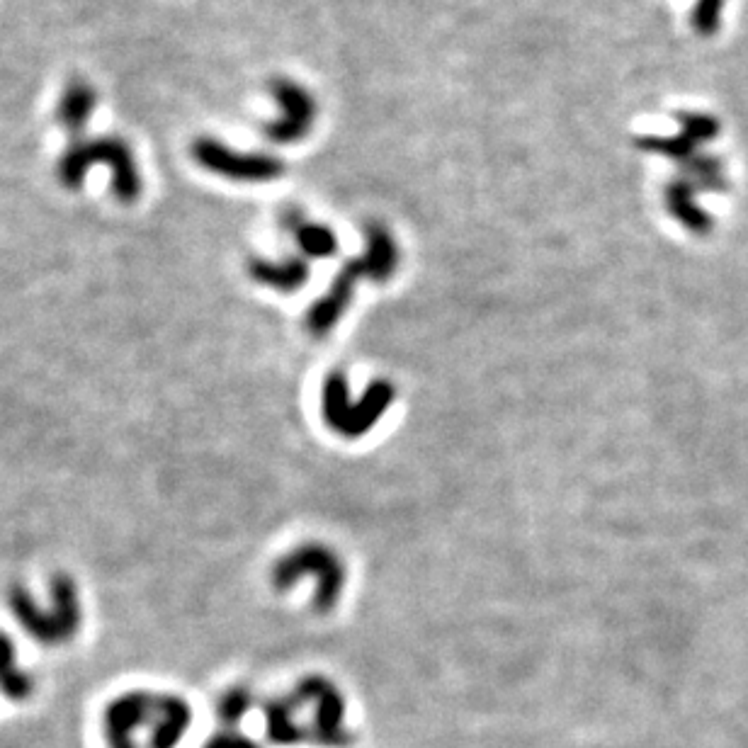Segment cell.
I'll return each instance as SVG.
<instances>
[{
	"label": "cell",
	"mask_w": 748,
	"mask_h": 748,
	"mask_svg": "<svg viewBox=\"0 0 748 748\" xmlns=\"http://www.w3.org/2000/svg\"><path fill=\"white\" fill-rule=\"evenodd\" d=\"M365 238V253L360 258H350L340 268L338 275L333 277V285L328 287V292L309 309L306 326L314 336H326L343 319L345 309L353 302L355 285L362 277H370L372 282H387L399 268V246H396L387 226L372 221V224L365 226Z\"/></svg>",
	"instance_id": "cell-1"
},
{
	"label": "cell",
	"mask_w": 748,
	"mask_h": 748,
	"mask_svg": "<svg viewBox=\"0 0 748 748\" xmlns=\"http://www.w3.org/2000/svg\"><path fill=\"white\" fill-rule=\"evenodd\" d=\"M93 166H107L112 170V190L122 202L132 204L141 195V175L129 144L117 136H95V139H76L59 158V183L66 190H81L85 175Z\"/></svg>",
	"instance_id": "cell-2"
},
{
	"label": "cell",
	"mask_w": 748,
	"mask_h": 748,
	"mask_svg": "<svg viewBox=\"0 0 748 748\" xmlns=\"http://www.w3.org/2000/svg\"><path fill=\"white\" fill-rule=\"evenodd\" d=\"M10 612L20 627L37 642L56 646L76 637L81 629L83 612L81 598H78V586L68 574L51 576V608L44 610L32 598V593L25 586H13L8 593Z\"/></svg>",
	"instance_id": "cell-3"
},
{
	"label": "cell",
	"mask_w": 748,
	"mask_h": 748,
	"mask_svg": "<svg viewBox=\"0 0 748 748\" xmlns=\"http://www.w3.org/2000/svg\"><path fill=\"white\" fill-rule=\"evenodd\" d=\"M396 391L389 382L379 379L365 389L357 401H350V387L343 372H331L323 382L321 411L323 421L333 433L345 440H360L382 421L394 401Z\"/></svg>",
	"instance_id": "cell-4"
},
{
	"label": "cell",
	"mask_w": 748,
	"mask_h": 748,
	"mask_svg": "<svg viewBox=\"0 0 748 748\" xmlns=\"http://www.w3.org/2000/svg\"><path fill=\"white\" fill-rule=\"evenodd\" d=\"M314 576L316 593L314 608L321 615H328L340 603L345 586V566L343 559L326 544H302L294 547L292 552L275 561L272 566V586L277 591H287L299 578Z\"/></svg>",
	"instance_id": "cell-5"
},
{
	"label": "cell",
	"mask_w": 748,
	"mask_h": 748,
	"mask_svg": "<svg viewBox=\"0 0 748 748\" xmlns=\"http://www.w3.org/2000/svg\"><path fill=\"white\" fill-rule=\"evenodd\" d=\"M192 158L197 166L236 183H270L285 173V163L270 153H238L212 136L192 141Z\"/></svg>",
	"instance_id": "cell-6"
},
{
	"label": "cell",
	"mask_w": 748,
	"mask_h": 748,
	"mask_svg": "<svg viewBox=\"0 0 748 748\" xmlns=\"http://www.w3.org/2000/svg\"><path fill=\"white\" fill-rule=\"evenodd\" d=\"M270 93L280 105L282 115L265 124V139L282 146L304 139L316 119V102L309 90L304 85L287 81V78H275L270 83Z\"/></svg>",
	"instance_id": "cell-7"
},
{
	"label": "cell",
	"mask_w": 748,
	"mask_h": 748,
	"mask_svg": "<svg viewBox=\"0 0 748 748\" xmlns=\"http://www.w3.org/2000/svg\"><path fill=\"white\" fill-rule=\"evenodd\" d=\"M297 702H314V736L328 748H343L348 744V734L343 727L345 705L343 697L328 680L323 678H306L294 690Z\"/></svg>",
	"instance_id": "cell-8"
},
{
	"label": "cell",
	"mask_w": 748,
	"mask_h": 748,
	"mask_svg": "<svg viewBox=\"0 0 748 748\" xmlns=\"http://www.w3.org/2000/svg\"><path fill=\"white\" fill-rule=\"evenodd\" d=\"M156 714V695L149 690L122 693L102 712V731L110 748H136L134 731Z\"/></svg>",
	"instance_id": "cell-9"
},
{
	"label": "cell",
	"mask_w": 748,
	"mask_h": 748,
	"mask_svg": "<svg viewBox=\"0 0 748 748\" xmlns=\"http://www.w3.org/2000/svg\"><path fill=\"white\" fill-rule=\"evenodd\" d=\"M248 275L258 285L272 287L277 292H297L309 280V263L304 255H289L282 260L251 258L248 260Z\"/></svg>",
	"instance_id": "cell-10"
},
{
	"label": "cell",
	"mask_w": 748,
	"mask_h": 748,
	"mask_svg": "<svg viewBox=\"0 0 748 748\" xmlns=\"http://www.w3.org/2000/svg\"><path fill=\"white\" fill-rule=\"evenodd\" d=\"M192 722L190 705L178 695L156 697V724L149 736V748H175Z\"/></svg>",
	"instance_id": "cell-11"
},
{
	"label": "cell",
	"mask_w": 748,
	"mask_h": 748,
	"mask_svg": "<svg viewBox=\"0 0 748 748\" xmlns=\"http://www.w3.org/2000/svg\"><path fill=\"white\" fill-rule=\"evenodd\" d=\"M95 107H98V93L88 81H71L64 88L59 98V107H56V117L59 124L66 129L71 136H81L88 127L90 117H93Z\"/></svg>",
	"instance_id": "cell-12"
},
{
	"label": "cell",
	"mask_w": 748,
	"mask_h": 748,
	"mask_svg": "<svg viewBox=\"0 0 748 748\" xmlns=\"http://www.w3.org/2000/svg\"><path fill=\"white\" fill-rule=\"evenodd\" d=\"M697 190L688 183L685 178H673L671 183L663 190V200H666V209L671 212L673 219H678L693 234H710L714 221L710 212H705L702 207L695 204Z\"/></svg>",
	"instance_id": "cell-13"
},
{
	"label": "cell",
	"mask_w": 748,
	"mask_h": 748,
	"mask_svg": "<svg viewBox=\"0 0 748 748\" xmlns=\"http://www.w3.org/2000/svg\"><path fill=\"white\" fill-rule=\"evenodd\" d=\"M282 224L294 234V241H297L304 258H331V255H336L338 238L328 226L311 224L297 209H287L282 214Z\"/></svg>",
	"instance_id": "cell-14"
},
{
	"label": "cell",
	"mask_w": 748,
	"mask_h": 748,
	"mask_svg": "<svg viewBox=\"0 0 748 748\" xmlns=\"http://www.w3.org/2000/svg\"><path fill=\"white\" fill-rule=\"evenodd\" d=\"M680 178L688 180L697 192H727L729 180L724 175V163L712 153H700L690 156L688 161L678 163Z\"/></svg>",
	"instance_id": "cell-15"
},
{
	"label": "cell",
	"mask_w": 748,
	"mask_h": 748,
	"mask_svg": "<svg viewBox=\"0 0 748 748\" xmlns=\"http://www.w3.org/2000/svg\"><path fill=\"white\" fill-rule=\"evenodd\" d=\"M0 693L10 700H27L34 693V678L17 666L15 642L0 632Z\"/></svg>",
	"instance_id": "cell-16"
},
{
	"label": "cell",
	"mask_w": 748,
	"mask_h": 748,
	"mask_svg": "<svg viewBox=\"0 0 748 748\" xmlns=\"http://www.w3.org/2000/svg\"><path fill=\"white\" fill-rule=\"evenodd\" d=\"M294 700H272L265 705L268 717V736L275 744H297L304 739V729L294 722Z\"/></svg>",
	"instance_id": "cell-17"
},
{
	"label": "cell",
	"mask_w": 748,
	"mask_h": 748,
	"mask_svg": "<svg viewBox=\"0 0 748 748\" xmlns=\"http://www.w3.org/2000/svg\"><path fill=\"white\" fill-rule=\"evenodd\" d=\"M637 146L642 151L659 153V156L671 158V161L676 163L688 161L690 156L697 153V144L693 139H688L683 132L676 136H642V139H637Z\"/></svg>",
	"instance_id": "cell-18"
},
{
	"label": "cell",
	"mask_w": 748,
	"mask_h": 748,
	"mask_svg": "<svg viewBox=\"0 0 748 748\" xmlns=\"http://www.w3.org/2000/svg\"><path fill=\"white\" fill-rule=\"evenodd\" d=\"M680 122V132H683L688 139H693L697 146L700 144H710L719 136V124L717 117L705 115V112H680L678 115Z\"/></svg>",
	"instance_id": "cell-19"
},
{
	"label": "cell",
	"mask_w": 748,
	"mask_h": 748,
	"mask_svg": "<svg viewBox=\"0 0 748 748\" xmlns=\"http://www.w3.org/2000/svg\"><path fill=\"white\" fill-rule=\"evenodd\" d=\"M251 707H253L251 690L241 688V685H236V688L226 690V693L219 697V702H217V717L221 719V722L229 724V727H231V724L241 722V719L246 717Z\"/></svg>",
	"instance_id": "cell-20"
},
{
	"label": "cell",
	"mask_w": 748,
	"mask_h": 748,
	"mask_svg": "<svg viewBox=\"0 0 748 748\" xmlns=\"http://www.w3.org/2000/svg\"><path fill=\"white\" fill-rule=\"evenodd\" d=\"M722 8L724 0H697L693 13V27L700 37H712L722 25Z\"/></svg>",
	"instance_id": "cell-21"
},
{
	"label": "cell",
	"mask_w": 748,
	"mask_h": 748,
	"mask_svg": "<svg viewBox=\"0 0 748 748\" xmlns=\"http://www.w3.org/2000/svg\"><path fill=\"white\" fill-rule=\"evenodd\" d=\"M204 748H260L255 741L248 739V736L236 734V731H219L217 736L204 744Z\"/></svg>",
	"instance_id": "cell-22"
}]
</instances>
